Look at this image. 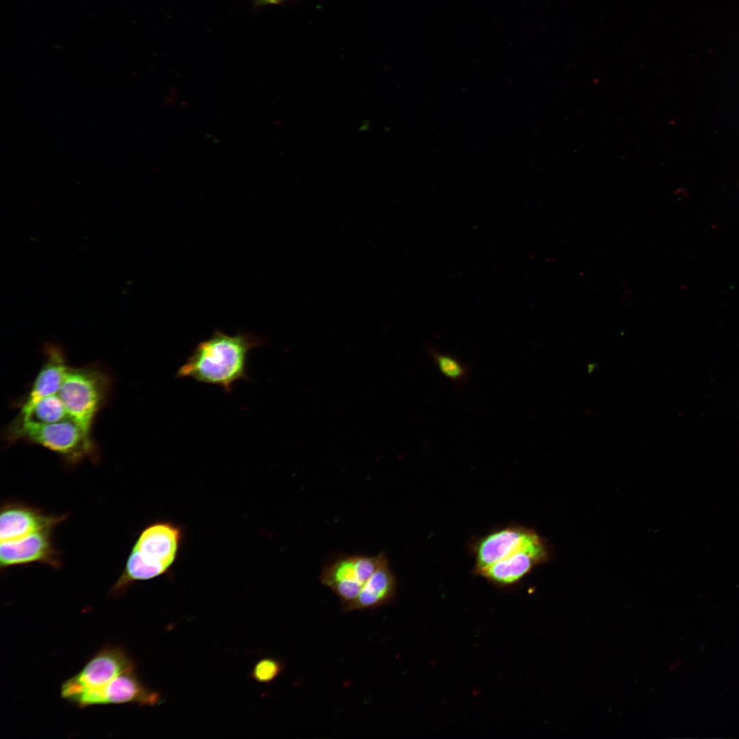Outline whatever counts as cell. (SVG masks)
I'll list each match as a JSON object with an SVG mask.
<instances>
[{
    "label": "cell",
    "mask_w": 739,
    "mask_h": 739,
    "mask_svg": "<svg viewBox=\"0 0 739 739\" xmlns=\"http://www.w3.org/2000/svg\"><path fill=\"white\" fill-rule=\"evenodd\" d=\"M261 337L239 332L231 335L216 330L194 348L179 368L176 378H189L200 383L218 386L226 393L239 380H250L247 362L250 352L261 346Z\"/></svg>",
    "instance_id": "cell-1"
},
{
    "label": "cell",
    "mask_w": 739,
    "mask_h": 739,
    "mask_svg": "<svg viewBox=\"0 0 739 739\" xmlns=\"http://www.w3.org/2000/svg\"><path fill=\"white\" fill-rule=\"evenodd\" d=\"M183 528L169 520H158L139 534L125 567L112 586L119 596L137 581L154 579L169 571L175 562L184 538Z\"/></svg>",
    "instance_id": "cell-2"
},
{
    "label": "cell",
    "mask_w": 739,
    "mask_h": 739,
    "mask_svg": "<svg viewBox=\"0 0 739 739\" xmlns=\"http://www.w3.org/2000/svg\"><path fill=\"white\" fill-rule=\"evenodd\" d=\"M6 441H19L40 445L59 455L67 464L75 465L85 458L98 460L96 448L91 434L71 418L56 423L27 420L11 422L3 431Z\"/></svg>",
    "instance_id": "cell-3"
},
{
    "label": "cell",
    "mask_w": 739,
    "mask_h": 739,
    "mask_svg": "<svg viewBox=\"0 0 739 739\" xmlns=\"http://www.w3.org/2000/svg\"><path fill=\"white\" fill-rule=\"evenodd\" d=\"M112 379L102 367H68L58 391L69 417L91 434L97 413L106 404Z\"/></svg>",
    "instance_id": "cell-4"
},
{
    "label": "cell",
    "mask_w": 739,
    "mask_h": 739,
    "mask_svg": "<svg viewBox=\"0 0 739 739\" xmlns=\"http://www.w3.org/2000/svg\"><path fill=\"white\" fill-rule=\"evenodd\" d=\"M387 557L384 552L375 556L332 554L323 565L320 582L339 598L343 609L358 596Z\"/></svg>",
    "instance_id": "cell-5"
},
{
    "label": "cell",
    "mask_w": 739,
    "mask_h": 739,
    "mask_svg": "<svg viewBox=\"0 0 739 739\" xmlns=\"http://www.w3.org/2000/svg\"><path fill=\"white\" fill-rule=\"evenodd\" d=\"M135 669V664L120 646L103 647L75 675L61 686V696L70 701L83 692L103 687L119 675Z\"/></svg>",
    "instance_id": "cell-6"
},
{
    "label": "cell",
    "mask_w": 739,
    "mask_h": 739,
    "mask_svg": "<svg viewBox=\"0 0 739 739\" xmlns=\"http://www.w3.org/2000/svg\"><path fill=\"white\" fill-rule=\"evenodd\" d=\"M551 549L537 532L518 551L476 573L493 586L506 588L521 581L535 567L547 562Z\"/></svg>",
    "instance_id": "cell-7"
},
{
    "label": "cell",
    "mask_w": 739,
    "mask_h": 739,
    "mask_svg": "<svg viewBox=\"0 0 739 739\" xmlns=\"http://www.w3.org/2000/svg\"><path fill=\"white\" fill-rule=\"evenodd\" d=\"M161 701L160 694L144 684L135 669L119 675L103 687L77 695L70 703L83 708L96 705L123 703L155 706Z\"/></svg>",
    "instance_id": "cell-8"
},
{
    "label": "cell",
    "mask_w": 739,
    "mask_h": 739,
    "mask_svg": "<svg viewBox=\"0 0 739 739\" xmlns=\"http://www.w3.org/2000/svg\"><path fill=\"white\" fill-rule=\"evenodd\" d=\"M536 531L520 525H509L493 530L471 545L475 560L474 573L503 560L520 549Z\"/></svg>",
    "instance_id": "cell-9"
},
{
    "label": "cell",
    "mask_w": 739,
    "mask_h": 739,
    "mask_svg": "<svg viewBox=\"0 0 739 739\" xmlns=\"http://www.w3.org/2000/svg\"><path fill=\"white\" fill-rule=\"evenodd\" d=\"M45 359L25 399L18 404L20 411L12 422L29 420L31 411L40 400L58 393L68 366L63 350L48 343L44 346Z\"/></svg>",
    "instance_id": "cell-10"
},
{
    "label": "cell",
    "mask_w": 739,
    "mask_h": 739,
    "mask_svg": "<svg viewBox=\"0 0 739 739\" xmlns=\"http://www.w3.org/2000/svg\"><path fill=\"white\" fill-rule=\"evenodd\" d=\"M66 519L65 515L48 514L42 510L19 502H6L1 508L0 539L8 542L31 534L53 530Z\"/></svg>",
    "instance_id": "cell-11"
},
{
    "label": "cell",
    "mask_w": 739,
    "mask_h": 739,
    "mask_svg": "<svg viewBox=\"0 0 739 739\" xmlns=\"http://www.w3.org/2000/svg\"><path fill=\"white\" fill-rule=\"evenodd\" d=\"M53 530H45L15 541L1 542V569L34 562L60 568L61 562L52 540Z\"/></svg>",
    "instance_id": "cell-12"
},
{
    "label": "cell",
    "mask_w": 739,
    "mask_h": 739,
    "mask_svg": "<svg viewBox=\"0 0 739 739\" xmlns=\"http://www.w3.org/2000/svg\"><path fill=\"white\" fill-rule=\"evenodd\" d=\"M397 593V579L385 558L364 584L358 596L342 610H374L393 602Z\"/></svg>",
    "instance_id": "cell-13"
},
{
    "label": "cell",
    "mask_w": 739,
    "mask_h": 739,
    "mask_svg": "<svg viewBox=\"0 0 739 739\" xmlns=\"http://www.w3.org/2000/svg\"><path fill=\"white\" fill-rule=\"evenodd\" d=\"M426 351L433 365L452 383L461 387L467 383L471 372L469 365L456 356L440 352L432 347H428Z\"/></svg>",
    "instance_id": "cell-14"
},
{
    "label": "cell",
    "mask_w": 739,
    "mask_h": 739,
    "mask_svg": "<svg viewBox=\"0 0 739 739\" xmlns=\"http://www.w3.org/2000/svg\"><path fill=\"white\" fill-rule=\"evenodd\" d=\"M70 418L58 393L40 400L34 406L29 420L40 423H56Z\"/></svg>",
    "instance_id": "cell-15"
},
{
    "label": "cell",
    "mask_w": 739,
    "mask_h": 739,
    "mask_svg": "<svg viewBox=\"0 0 739 739\" xmlns=\"http://www.w3.org/2000/svg\"><path fill=\"white\" fill-rule=\"evenodd\" d=\"M284 669V664L273 658L260 660L255 665L251 676L259 683H270L277 677Z\"/></svg>",
    "instance_id": "cell-16"
},
{
    "label": "cell",
    "mask_w": 739,
    "mask_h": 739,
    "mask_svg": "<svg viewBox=\"0 0 739 739\" xmlns=\"http://www.w3.org/2000/svg\"><path fill=\"white\" fill-rule=\"evenodd\" d=\"M285 0H255L256 5H265L270 4H278L283 2Z\"/></svg>",
    "instance_id": "cell-17"
}]
</instances>
